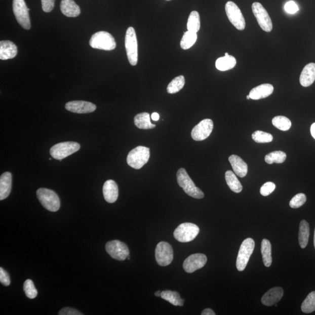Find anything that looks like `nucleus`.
<instances>
[{"label":"nucleus","mask_w":315,"mask_h":315,"mask_svg":"<svg viewBox=\"0 0 315 315\" xmlns=\"http://www.w3.org/2000/svg\"><path fill=\"white\" fill-rule=\"evenodd\" d=\"M23 289H24L27 297L30 299H34L37 297V291L31 280L28 279L26 280Z\"/></svg>","instance_id":"obj_38"},{"label":"nucleus","mask_w":315,"mask_h":315,"mask_svg":"<svg viewBox=\"0 0 315 315\" xmlns=\"http://www.w3.org/2000/svg\"><path fill=\"white\" fill-rule=\"evenodd\" d=\"M80 149V145L75 142H63L53 146L50 153L54 159L61 161L72 153L77 152Z\"/></svg>","instance_id":"obj_7"},{"label":"nucleus","mask_w":315,"mask_h":315,"mask_svg":"<svg viewBox=\"0 0 315 315\" xmlns=\"http://www.w3.org/2000/svg\"><path fill=\"white\" fill-rule=\"evenodd\" d=\"M176 177L179 186L181 187L184 191L190 196L198 199L205 197V194L199 188L195 186L193 180L187 174L185 169H179L176 174Z\"/></svg>","instance_id":"obj_1"},{"label":"nucleus","mask_w":315,"mask_h":315,"mask_svg":"<svg viewBox=\"0 0 315 315\" xmlns=\"http://www.w3.org/2000/svg\"><path fill=\"white\" fill-rule=\"evenodd\" d=\"M125 48L130 64L136 66L138 62V42L135 29L129 27L125 37Z\"/></svg>","instance_id":"obj_5"},{"label":"nucleus","mask_w":315,"mask_h":315,"mask_svg":"<svg viewBox=\"0 0 315 315\" xmlns=\"http://www.w3.org/2000/svg\"><path fill=\"white\" fill-rule=\"evenodd\" d=\"M161 297L175 306H182L184 300L176 291H164L161 293Z\"/></svg>","instance_id":"obj_29"},{"label":"nucleus","mask_w":315,"mask_h":315,"mask_svg":"<svg viewBox=\"0 0 315 315\" xmlns=\"http://www.w3.org/2000/svg\"><path fill=\"white\" fill-rule=\"evenodd\" d=\"M200 232L199 226L192 223H183L175 230L174 237L180 243H189L194 240Z\"/></svg>","instance_id":"obj_8"},{"label":"nucleus","mask_w":315,"mask_h":315,"mask_svg":"<svg viewBox=\"0 0 315 315\" xmlns=\"http://www.w3.org/2000/svg\"><path fill=\"white\" fill-rule=\"evenodd\" d=\"M275 189V184L274 183L268 182L264 183L260 188V194L263 196H267L270 195Z\"/></svg>","instance_id":"obj_40"},{"label":"nucleus","mask_w":315,"mask_h":315,"mask_svg":"<svg viewBox=\"0 0 315 315\" xmlns=\"http://www.w3.org/2000/svg\"><path fill=\"white\" fill-rule=\"evenodd\" d=\"M134 124L138 129L147 130L155 128V125L152 124L150 116L147 112L141 113L136 115L134 119Z\"/></svg>","instance_id":"obj_25"},{"label":"nucleus","mask_w":315,"mask_h":315,"mask_svg":"<svg viewBox=\"0 0 315 315\" xmlns=\"http://www.w3.org/2000/svg\"><path fill=\"white\" fill-rule=\"evenodd\" d=\"M13 12L16 20L23 28H30L29 9L27 7L24 0H13Z\"/></svg>","instance_id":"obj_10"},{"label":"nucleus","mask_w":315,"mask_h":315,"mask_svg":"<svg viewBox=\"0 0 315 315\" xmlns=\"http://www.w3.org/2000/svg\"><path fill=\"white\" fill-rule=\"evenodd\" d=\"M168 1H169V0H168Z\"/></svg>","instance_id":"obj_52"},{"label":"nucleus","mask_w":315,"mask_h":315,"mask_svg":"<svg viewBox=\"0 0 315 315\" xmlns=\"http://www.w3.org/2000/svg\"><path fill=\"white\" fill-rule=\"evenodd\" d=\"M306 197L305 194L299 193L295 195L290 202V206L293 209H298L305 203Z\"/></svg>","instance_id":"obj_39"},{"label":"nucleus","mask_w":315,"mask_h":315,"mask_svg":"<svg viewBox=\"0 0 315 315\" xmlns=\"http://www.w3.org/2000/svg\"><path fill=\"white\" fill-rule=\"evenodd\" d=\"M225 180L230 189L235 193H238L243 190V187L238 179L236 175L231 171H226L225 173Z\"/></svg>","instance_id":"obj_28"},{"label":"nucleus","mask_w":315,"mask_h":315,"mask_svg":"<svg viewBox=\"0 0 315 315\" xmlns=\"http://www.w3.org/2000/svg\"><path fill=\"white\" fill-rule=\"evenodd\" d=\"M55 0H41L42 9L45 13H50L55 6Z\"/></svg>","instance_id":"obj_43"},{"label":"nucleus","mask_w":315,"mask_h":315,"mask_svg":"<svg viewBox=\"0 0 315 315\" xmlns=\"http://www.w3.org/2000/svg\"><path fill=\"white\" fill-rule=\"evenodd\" d=\"M106 252L112 258L124 261L129 255V249L125 243L115 240L108 242L105 246Z\"/></svg>","instance_id":"obj_13"},{"label":"nucleus","mask_w":315,"mask_h":315,"mask_svg":"<svg viewBox=\"0 0 315 315\" xmlns=\"http://www.w3.org/2000/svg\"><path fill=\"white\" fill-rule=\"evenodd\" d=\"M0 282L3 285L9 286L11 283V280L9 273L2 267L0 268Z\"/></svg>","instance_id":"obj_42"},{"label":"nucleus","mask_w":315,"mask_h":315,"mask_svg":"<svg viewBox=\"0 0 315 315\" xmlns=\"http://www.w3.org/2000/svg\"><path fill=\"white\" fill-rule=\"evenodd\" d=\"M255 243L252 238H247L242 243L237 259L238 271H243L247 266L250 257L254 251Z\"/></svg>","instance_id":"obj_6"},{"label":"nucleus","mask_w":315,"mask_h":315,"mask_svg":"<svg viewBox=\"0 0 315 315\" xmlns=\"http://www.w3.org/2000/svg\"><path fill=\"white\" fill-rule=\"evenodd\" d=\"M65 107L71 112L79 114L93 112L97 109V106L94 103L83 101L69 102L66 103Z\"/></svg>","instance_id":"obj_16"},{"label":"nucleus","mask_w":315,"mask_h":315,"mask_svg":"<svg viewBox=\"0 0 315 315\" xmlns=\"http://www.w3.org/2000/svg\"><path fill=\"white\" fill-rule=\"evenodd\" d=\"M92 48L103 50V51H113L116 47V41L112 34L105 31H100L92 35L90 41Z\"/></svg>","instance_id":"obj_3"},{"label":"nucleus","mask_w":315,"mask_h":315,"mask_svg":"<svg viewBox=\"0 0 315 315\" xmlns=\"http://www.w3.org/2000/svg\"><path fill=\"white\" fill-rule=\"evenodd\" d=\"M36 195L42 205L46 210L52 212H56L59 210L60 199L55 191L46 188H41L37 190Z\"/></svg>","instance_id":"obj_4"},{"label":"nucleus","mask_w":315,"mask_h":315,"mask_svg":"<svg viewBox=\"0 0 315 315\" xmlns=\"http://www.w3.org/2000/svg\"><path fill=\"white\" fill-rule=\"evenodd\" d=\"M274 91V87L270 84H263L257 86L249 92L251 99L259 100L269 97Z\"/></svg>","instance_id":"obj_20"},{"label":"nucleus","mask_w":315,"mask_h":315,"mask_svg":"<svg viewBox=\"0 0 315 315\" xmlns=\"http://www.w3.org/2000/svg\"><path fill=\"white\" fill-rule=\"evenodd\" d=\"M225 12L231 24L239 30H244L246 27L245 18L240 8L235 3L228 2L225 5Z\"/></svg>","instance_id":"obj_9"},{"label":"nucleus","mask_w":315,"mask_h":315,"mask_svg":"<svg viewBox=\"0 0 315 315\" xmlns=\"http://www.w3.org/2000/svg\"><path fill=\"white\" fill-rule=\"evenodd\" d=\"M151 118L153 121H158L160 119V115L156 112L153 113L151 115Z\"/></svg>","instance_id":"obj_46"},{"label":"nucleus","mask_w":315,"mask_h":315,"mask_svg":"<svg viewBox=\"0 0 315 315\" xmlns=\"http://www.w3.org/2000/svg\"><path fill=\"white\" fill-rule=\"evenodd\" d=\"M253 140L257 143H270L273 139V137L271 134L266 132L260 131L255 132L252 135Z\"/></svg>","instance_id":"obj_37"},{"label":"nucleus","mask_w":315,"mask_h":315,"mask_svg":"<svg viewBox=\"0 0 315 315\" xmlns=\"http://www.w3.org/2000/svg\"><path fill=\"white\" fill-rule=\"evenodd\" d=\"M155 295L156 296V297H160L161 296V292L160 291H158L157 292H156V293H155Z\"/></svg>","instance_id":"obj_48"},{"label":"nucleus","mask_w":315,"mask_h":315,"mask_svg":"<svg viewBox=\"0 0 315 315\" xmlns=\"http://www.w3.org/2000/svg\"><path fill=\"white\" fill-rule=\"evenodd\" d=\"M286 153L281 151H276L268 153L265 156V161L268 164L273 163L282 164L286 161Z\"/></svg>","instance_id":"obj_34"},{"label":"nucleus","mask_w":315,"mask_h":315,"mask_svg":"<svg viewBox=\"0 0 315 315\" xmlns=\"http://www.w3.org/2000/svg\"><path fill=\"white\" fill-rule=\"evenodd\" d=\"M252 9L260 28L265 32H270L272 29V24L266 9L258 2L253 3Z\"/></svg>","instance_id":"obj_11"},{"label":"nucleus","mask_w":315,"mask_h":315,"mask_svg":"<svg viewBox=\"0 0 315 315\" xmlns=\"http://www.w3.org/2000/svg\"><path fill=\"white\" fill-rule=\"evenodd\" d=\"M17 46L13 42L10 41H2L0 42V59H12L17 56Z\"/></svg>","instance_id":"obj_19"},{"label":"nucleus","mask_w":315,"mask_h":315,"mask_svg":"<svg viewBox=\"0 0 315 315\" xmlns=\"http://www.w3.org/2000/svg\"><path fill=\"white\" fill-rule=\"evenodd\" d=\"M185 84V78L184 76L179 75L175 77L169 84L167 87V92L169 94H176L181 90Z\"/></svg>","instance_id":"obj_33"},{"label":"nucleus","mask_w":315,"mask_h":315,"mask_svg":"<svg viewBox=\"0 0 315 315\" xmlns=\"http://www.w3.org/2000/svg\"><path fill=\"white\" fill-rule=\"evenodd\" d=\"M198 40L197 33L189 31L184 32L180 41V47L183 50H187L192 47Z\"/></svg>","instance_id":"obj_32"},{"label":"nucleus","mask_w":315,"mask_h":315,"mask_svg":"<svg viewBox=\"0 0 315 315\" xmlns=\"http://www.w3.org/2000/svg\"><path fill=\"white\" fill-rule=\"evenodd\" d=\"M237 64V60L232 56H228L220 57L216 62V67L218 70L221 71L231 70L235 67Z\"/></svg>","instance_id":"obj_26"},{"label":"nucleus","mask_w":315,"mask_h":315,"mask_svg":"<svg viewBox=\"0 0 315 315\" xmlns=\"http://www.w3.org/2000/svg\"><path fill=\"white\" fill-rule=\"evenodd\" d=\"M60 315H83L79 311L70 308H64L60 311Z\"/></svg>","instance_id":"obj_44"},{"label":"nucleus","mask_w":315,"mask_h":315,"mask_svg":"<svg viewBox=\"0 0 315 315\" xmlns=\"http://www.w3.org/2000/svg\"><path fill=\"white\" fill-rule=\"evenodd\" d=\"M247 99H251V97H250L249 95H247Z\"/></svg>","instance_id":"obj_50"},{"label":"nucleus","mask_w":315,"mask_h":315,"mask_svg":"<svg viewBox=\"0 0 315 315\" xmlns=\"http://www.w3.org/2000/svg\"><path fill=\"white\" fill-rule=\"evenodd\" d=\"M150 152L149 148L143 146H138L129 153L127 163L130 167L140 170L148 162Z\"/></svg>","instance_id":"obj_2"},{"label":"nucleus","mask_w":315,"mask_h":315,"mask_svg":"<svg viewBox=\"0 0 315 315\" xmlns=\"http://www.w3.org/2000/svg\"><path fill=\"white\" fill-rule=\"evenodd\" d=\"M315 81V63H310L303 68L301 72L299 82L303 87L312 85Z\"/></svg>","instance_id":"obj_21"},{"label":"nucleus","mask_w":315,"mask_h":315,"mask_svg":"<svg viewBox=\"0 0 315 315\" xmlns=\"http://www.w3.org/2000/svg\"><path fill=\"white\" fill-rule=\"evenodd\" d=\"M284 290L281 287H274L268 290L262 298L264 305L271 306L278 303L283 297Z\"/></svg>","instance_id":"obj_17"},{"label":"nucleus","mask_w":315,"mask_h":315,"mask_svg":"<svg viewBox=\"0 0 315 315\" xmlns=\"http://www.w3.org/2000/svg\"><path fill=\"white\" fill-rule=\"evenodd\" d=\"M313 243H314V249H315V229H314V240H313Z\"/></svg>","instance_id":"obj_49"},{"label":"nucleus","mask_w":315,"mask_h":315,"mask_svg":"<svg viewBox=\"0 0 315 315\" xmlns=\"http://www.w3.org/2000/svg\"><path fill=\"white\" fill-rule=\"evenodd\" d=\"M60 10L61 13L67 17H76L81 13L80 7L74 0H61Z\"/></svg>","instance_id":"obj_23"},{"label":"nucleus","mask_w":315,"mask_h":315,"mask_svg":"<svg viewBox=\"0 0 315 315\" xmlns=\"http://www.w3.org/2000/svg\"><path fill=\"white\" fill-rule=\"evenodd\" d=\"M301 310L303 313H310L315 310V291L311 292L302 303Z\"/></svg>","instance_id":"obj_35"},{"label":"nucleus","mask_w":315,"mask_h":315,"mask_svg":"<svg viewBox=\"0 0 315 315\" xmlns=\"http://www.w3.org/2000/svg\"><path fill=\"white\" fill-rule=\"evenodd\" d=\"M310 133L311 134H312V137L315 139V123H314V124H313L311 126Z\"/></svg>","instance_id":"obj_47"},{"label":"nucleus","mask_w":315,"mask_h":315,"mask_svg":"<svg viewBox=\"0 0 315 315\" xmlns=\"http://www.w3.org/2000/svg\"><path fill=\"white\" fill-rule=\"evenodd\" d=\"M216 313L212 309L207 308L204 310L202 313V315H215Z\"/></svg>","instance_id":"obj_45"},{"label":"nucleus","mask_w":315,"mask_h":315,"mask_svg":"<svg viewBox=\"0 0 315 315\" xmlns=\"http://www.w3.org/2000/svg\"><path fill=\"white\" fill-rule=\"evenodd\" d=\"M309 237V225L305 220H303L299 224V243L302 249L306 247L308 244Z\"/></svg>","instance_id":"obj_27"},{"label":"nucleus","mask_w":315,"mask_h":315,"mask_svg":"<svg viewBox=\"0 0 315 315\" xmlns=\"http://www.w3.org/2000/svg\"><path fill=\"white\" fill-rule=\"evenodd\" d=\"M284 10L287 13L294 14L299 11V7L294 2L290 1L287 2L284 6Z\"/></svg>","instance_id":"obj_41"},{"label":"nucleus","mask_w":315,"mask_h":315,"mask_svg":"<svg viewBox=\"0 0 315 315\" xmlns=\"http://www.w3.org/2000/svg\"><path fill=\"white\" fill-rule=\"evenodd\" d=\"M187 28L189 31L197 33L201 29V18L198 11H193L188 18Z\"/></svg>","instance_id":"obj_31"},{"label":"nucleus","mask_w":315,"mask_h":315,"mask_svg":"<svg viewBox=\"0 0 315 315\" xmlns=\"http://www.w3.org/2000/svg\"><path fill=\"white\" fill-rule=\"evenodd\" d=\"M272 124L277 129L282 131H287L291 127V122L289 118L283 116H278L272 119Z\"/></svg>","instance_id":"obj_36"},{"label":"nucleus","mask_w":315,"mask_h":315,"mask_svg":"<svg viewBox=\"0 0 315 315\" xmlns=\"http://www.w3.org/2000/svg\"><path fill=\"white\" fill-rule=\"evenodd\" d=\"M12 187V175L9 172L4 173L0 178V200L3 201L10 195Z\"/></svg>","instance_id":"obj_24"},{"label":"nucleus","mask_w":315,"mask_h":315,"mask_svg":"<svg viewBox=\"0 0 315 315\" xmlns=\"http://www.w3.org/2000/svg\"><path fill=\"white\" fill-rule=\"evenodd\" d=\"M155 259L161 266H167L174 259V252L171 246L165 242H161L155 249Z\"/></svg>","instance_id":"obj_12"},{"label":"nucleus","mask_w":315,"mask_h":315,"mask_svg":"<svg viewBox=\"0 0 315 315\" xmlns=\"http://www.w3.org/2000/svg\"><path fill=\"white\" fill-rule=\"evenodd\" d=\"M229 161L235 174L240 178H244L248 174V165L239 156L232 155Z\"/></svg>","instance_id":"obj_22"},{"label":"nucleus","mask_w":315,"mask_h":315,"mask_svg":"<svg viewBox=\"0 0 315 315\" xmlns=\"http://www.w3.org/2000/svg\"><path fill=\"white\" fill-rule=\"evenodd\" d=\"M225 56H229V54L228 53H225Z\"/></svg>","instance_id":"obj_51"},{"label":"nucleus","mask_w":315,"mask_h":315,"mask_svg":"<svg viewBox=\"0 0 315 315\" xmlns=\"http://www.w3.org/2000/svg\"><path fill=\"white\" fill-rule=\"evenodd\" d=\"M261 252H262L264 266L269 267L272 263L271 245L269 241L266 239L263 240Z\"/></svg>","instance_id":"obj_30"},{"label":"nucleus","mask_w":315,"mask_h":315,"mask_svg":"<svg viewBox=\"0 0 315 315\" xmlns=\"http://www.w3.org/2000/svg\"><path fill=\"white\" fill-rule=\"evenodd\" d=\"M207 261V258L205 255L195 253L188 257L184 260L183 267L184 271L188 273H191L205 266Z\"/></svg>","instance_id":"obj_15"},{"label":"nucleus","mask_w":315,"mask_h":315,"mask_svg":"<svg viewBox=\"0 0 315 315\" xmlns=\"http://www.w3.org/2000/svg\"><path fill=\"white\" fill-rule=\"evenodd\" d=\"M213 128V122L211 119H204L192 130L191 137L195 141L205 140L210 136Z\"/></svg>","instance_id":"obj_14"},{"label":"nucleus","mask_w":315,"mask_h":315,"mask_svg":"<svg viewBox=\"0 0 315 315\" xmlns=\"http://www.w3.org/2000/svg\"><path fill=\"white\" fill-rule=\"evenodd\" d=\"M103 196L107 202L113 203L118 198L119 189L117 184L113 180H108L103 186Z\"/></svg>","instance_id":"obj_18"}]
</instances>
